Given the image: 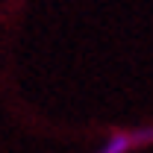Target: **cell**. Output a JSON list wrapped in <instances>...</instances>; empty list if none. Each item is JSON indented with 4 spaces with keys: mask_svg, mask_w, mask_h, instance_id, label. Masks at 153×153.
Masks as SVG:
<instances>
[{
    "mask_svg": "<svg viewBox=\"0 0 153 153\" xmlns=\"http://www.w3.org/2000/svg\"><path fill=\"white\" fill-rule=\"evenodd\" d=\"M144 144H153V127H135V130H118L100 141L94 153H130Z\"/></svg>",
    "mask_w": 153,
    "mask_h": 153,
    "instance_id": "1",
    "label": "cell"
}]
</instances>
